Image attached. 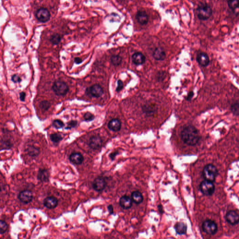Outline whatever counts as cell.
Returning a JSON list of instances; mask_svg holds the SVG:
<instances>
[{
	"mask_svg": "<svg viewBox=\"0 0 239 239\" xmlns=\"http://www.w3.org/2000/svg\"><path fill=\"white\" fill-rule=\"evenodd\" d=\"M181 139L188 145L194 146L200 140L198 130L192 126H188L183 129L181 133Z\"/></svg>",
	"mask_w": 239,
	"mask_h": 239,
	"instance_id": "1",
	"label": "cell"
},
{
	"mask_svg": "<svg viewBox=\"0 0 239 239\" xmlns=\"http://www.w3.org/2000/svg\"><path fill=\"white\" fill-rule=\"evenodd\" d=\"M212 14V11L211 8L207 4H201L197 8V16L201 20H208L211 17Z\"/></svg>",
	"mask_w": 239,
	"mask_h": 239,
	"instance_id": "2",
	"label": "cell"
},
{
	"mask_svg": "<svg viewBox=\"0 0 239 239\" xmlns=\"http://www.w3.org/2000/svg\"><path fill=\"white\" fill-rule=\"evenodd\" d=\"M203 176L205 180L213 182L218 174V170L215 166L211 164L206 165L202 172Z\"/></svg>",
	"mask_w": 239,
	"mask_h": 239,
	"instance_id": "3",
	"label": "cell"
},
{
	"mask_svg": "<svg viewBox=\"0 0 239 239\" xmlns=\"http://www.w3.org/2000/svg\"><path fill=\"white\" fill-rule=\"evenodd\" d=\"M52 89L57 95L64 96L68 93L69 87L64 81L57 80L53 84Z\"/></svg>",
	"mask_w": 239,
	"mask_h": 239,
	"instance_id": "4",
	"label": "cell"
},
{
	"mask_svg": "<svg viewBox=\"0 0 239 239\" xmlns=\"http://www.w3.org/2000/svg\"><path fill=\"white\" fill-rule=\"evenodd\" d=\"M35 16L39 22L44 23L50 20L51 14L47 8H41L37 10Z\"/></svg>",
	"mask_w": 239,
	"mask_h": 239,
	"instance_id": "5",
	"label": "cell"
},
{
	"mask_svg": "<svg viewBox=\"0 0 239 239\" xmlns=\"http://www.w3.org/2000/svg\"><path fill=\"white\" fill-rule=\"evenodd\" d=\"M201 191L204 195H211L213 194L215 189V187L212 182L205 180L201 182L200 186Z\"/></svg>",
	"mask_w": 239,
	"mask_h": 239,
	"instance_id": "6",
	"label": "cell"
},
{
	"mask_svg": "<svg viewBox=\"0 0 239 239\" xmlns=\"http://www.w3.org/2000/svg\"><path fill=\"white\" fill-rule=\"evenodd\" d=\"M202 229L208 235H213L217 232V225L211 220H206L203 223Z\"/></svg>",
	"mask_w": 239,
	"mask_h": 239,
	"instance_id": "7",
	"label": "cell"
},
{
	"mask_svg": "<svg viewBox=\"0 0 239 239\" xmlns=\"http://www.w3.org/2000/svg\"><path fill=\"white\" fill-rule=\"evenodd\" d=\"M87 95L94 98H99L103 94L102 88L98 84L93 85L86 90Z\"/></svg>",
	"mask_w": 239,
	"mask_h": 239,
	"instance_id": "8",
	"label": "cell"
},
{
	"mask_svg": "<svg viewBox=\"0 0 239 239\" xmlns=\"http://www.w3.org/2000/svg\"><path fill=\"white\" fill-rule=\"evenodd\" d=\"M106 182L105 179L102 177H98L93 181L92 187L97 191H101L105 188Z\"/></svg>",
	"mask_w": 239,
	"mask_h": 239,
	"instance_id": "9",
	"label": "cell"
},
{
	"mask_svg": "<svg viewBox=\"0 0 239 239\" xmlns=\"http://www.w3.org/2000/svg\"><path fill=\"white\" fill-rule=\"evenodd\" d=\"M18 199L22 202L25 204L30 203L33 199L32 192L29 190H24L20 192Z\"/></svg>",
	"mask_w": 239,
	"mask_h": 239,
	"instance_id": "10",
	"label": "cell"
},
{
	"mask_svg": "<svg viewBox=\"0 0 239 239\" xmlns=\"http://www.w3.org/2000/svg\"><path fill=\"white\" fill-rule=\"evenodd\" d=\"M102 145V141L100 136L95 135L90 138L89 145L92 149H99L101 148Z\"/></svg>",
	"mask_w": 239,
	"mask_h": 239,
	"instance_id": "11",
	"label": "cell"
},
{
	"mask_svg": "<svg viewBox=\"0 0 239 239\" xmlns=\"http://www.w3.org/2000/svg\"><path fill=\"white\" fill-rule=\"evenodd\" d=\"M226 219L229 224L232 225H235L239 223V216L236 211H230L226 214Z\"/></svg>",
	"mask_w": 239,
	"mask_h": 239,
	"instance_id": "12",
	"label": "cell"
},
{
	"mask_svg": "<svg viewBox=\"0 0 239 239\" xmlns=\"http://www.w3.org/2000/svg\"><path fill=\"white\" fill-rule=\"evenodd\" d=\"M58 200L53 196L47 197L43 201V205L46 208L53 209L57 206Z\"/></svg>",
	"mask_w": 239,
	"mask_h": 239,
	"instance_id": "13",
	"label": "cell"
},
{
	"mask_svg": "<svg viewBox=\"0 0 239 239\" xmlns=\"http://www.w3.org/2000/svg\"><path fill=\"white\" fill-rule=\"evenodd\" d=\"M84 159V157L80 153L73 152L69 156V160L75 165H80L83 163Z\"/></svg>",
	"mask_w": 239,
	"mask_h": 239,
	"instance_id": "14",
	"label": "cell"
},
{
	"mask_svg": "<svg viewBox=\"0 0 239 239\" xmlns=\"http://www.w3.org/2000/svg\"><path fill=\"white\" fill-rule=\"evenodd\" d=\"M132 200L127 196H123L120 200V205L123 209H128L132 206Z\"/></svg>",
	"mask_w": 239,
	"mask_h": 239,
	"instance_id": "15",
	"label": "cell"
},
{
	"mask_svg": "<svg viewBox=\"0 0 239 239\" xmlns=\"http://www.w3.org/2000/svg\"><path fill=\"white\" fill-rule=\"evenodd\" d=\"M197 60L199 64L204 67L207 66L210 63L209 57L204 53H199L197 55Z\"/></svg>",
	"mask_w": 239,
	"mask_h": 239,
	"instance_id": "16",
	"label": "cell"
},
{
	"mask_svg": "<svg viewBox=\"0 0 239 239\" xmlns=\"http://www.w3.org/2000/svg\"><path fill=\"white\" fill-rule=\"evenodd\" d=\"M136 19L138 22L142 25H145L148 22V16L145 11H139L136 15Z\"/></svg>",
	"mask_w": 239,
	"mask_h": 239,
	"instance_id": "17",
	"label": "cell"
},
{
	"mask_svg": "<svg viewBox=\"0 0 239 239\" xmlns=\"http://www.w3.org/2000/svg\"><path fill=\"white\" fill-rule=\"evenodd\" d=\"M50 174L49 171L45 169H40L38 171L37 178L39 181L46 182L49 181Z\"/></svg>",
	"mask_w": 239,
	"mask_h": 239,
	"instance_id": "18",
	"label": "cell"
},
{
	"mask_svg": "<svg viewBox=\"0 0 239 239\" xmlns=\"http://www.w3.org/2000/svg\"><path fill=\"white\" fill-rule=\"evenodd\" d=\"M132 61L136 65H140L145 63V57L142 53H135L133 55Z\"/></svg>",
	"mask_w": 239,
	"mask_h": 239,
	"instance_id": "19",
	"label": "cell"
},
{
	"mask_svg": "<svg viewBox=\"0 0 239 239\" xmlns=\"http://www.w3.org/2000/svg\"><path fill=\"white\" fill-rule=\"evenodd\" d=\"M108 127L110 130L114 132L119 131L121 128V123L119 120H112L108 124Z\"/></svg>",
	"mask_w": 239,
	"mask_h": 239,
	"instance_id": "20",
	"label": "cell"
},
{
	"mask_svg": "<svg viewBox=\"0 0 239 239\" xmlns=\"http://www.w3.org/2000/svg\"><path fill=\"white\" fill-rule=\"evenodd\" d=\"M154 58L157 60H163L165 58L166 54L165 51L161 48H157L153 53Z\"/></svg>",
	"mask_w": 239,
	"mask_h": 239,
	"instance_id": "21",
	"label": "cell"
},
{
	"mask_svg": "<svg viewBox=\"0 0 239 239\" xmlns=\"http://www.w3.org/2000/svg\"><path fill=\"white\" fill-rule=\"evenodd\" d=\"M131 199L135 203L139 204L143 202L144 198L143 195L140 191H136L132 193Z\"/></svg>",
	"mask_w": 239,
	"mask_h": 239,
	"instance_id": "22",
	"label": "cell"
},
{
	"mask_svg": "<svg viewBox=\"0 0 239 239\" xmlns=\"http://www.w3.org/2000/svg\"><path fill=\"white\" fill-rule=\"evenodd\" d=\"M175 230L176 233L179 235H185L186 232L187 227L183 222H178L175 225Z\"/></svg>",
	"mask_w": 239,
	"mask_h": 239,
	"instance_id": "23",
	"label": "cell"
},
{
	"mask_svg": "<svg viewBox=\"0 0 239 239\" xmlns=\"http://www.w3.org/2000/svg\"><path fill=\"white\" fill-rule=\"evenodd\" d=\"M61 40V38L58 33H55L52 35L50 38V42L53 45H58L59 44Z\"/></svg>",
	"mask_w": 239,
	"mask_h": 239,
	"instance_id": "24",
	"label": "cell"
},
{
	"mask_svg": "<svg viewBox=\"0 0 239 239\" xmlns=\"http://www.w3.org/2000/svg\"><path fill=\"white\" fill-rule=\"evenodd\" d=\"M28 154L31 156H38L39 154L40 150L38 149L34 146H30L27 148Z\"/></svg>",
	"mask_w": 239,
	"mask_h": 239,
	"instance_id": "25",
	"label": "cell"
},
{
	"mask_svg": "<svg viewBox=\"0 0 239 239\" xmlns=\"http://www.w3.org/2000/svg\"><path fill=\"white\" fill-rule=\"evenodd\" d=\"M227 4L230 9L235 10L239 7V0H228Z\"/></svg>",
	"mask_w": 239,
	"mask_h": 239,
	"instance_id": "26",
	"label": "cell"
},
{
	"mask_svg": "<svg viewBox=\"0 0 239 239\" xmlns=\"http://www.w3.org/2000/svg\"><path fill=\"white\" fill-rule=\"evenodd\" d=\"M50 139L54 143H58L63 139L61 135L58 133H54L50 135Z\"/></svg>",
	"mask_w": 239,
	"mask_h": 239,
	"instance_id": "27",
	"label": "cell"
},
{
	"mask_svg": "<svg viewBox=\"0 0 239 239\" xmlns=\"http://www.w3.org/2000/svg\"><path fill=\"white\" fill-rule=\"evenodd\" d=\"M144 110L145 112L147 114H150L151 115H152L155 112V106H153L152 105H146V106H145V107H144Z\"/></svg>",
	"mask_w": 239,
	"mask_h": 239,
	"instance_id": "28",
	"label": "cell"
},
{
	"mask_svg": "<svg viewBox=\"0 0 239 239\" xmlns=\"http://www.w3.org/2000/svg\"><path fill=\"white\" fill-rule=\"evenodd\" d=\"M111 62L114 65L117 66L120 64L122 61V58L118 55L113 56L111 58Z\"/></svg>",
	"mask_w": 239,
	"mask_h": 239,
	"instance_id": "29",
	"label": "cell"
},
{
	"mask_svg": "<svg viewBox=\"0 0 239 239\" xmlns=\"http://www.w3.org/2000/svg\"><path fill=\"white\" fill-rule=\"evenodd\" d=\"M231 110L235 115L239 116V103H235L231 107Z\"/></svg>",
	"mask_w": 239,
	"mask_h": 239,
	"instance_id": "30",
	"label": "cell"
},
{
	"mask_svg": "<svg viewBox=\"0 0 239 239\" xmlns=\"http://www.w3.org/2000/svg\"><path fill=\"white\" fill-rule=\"evenodd\" d=\"M51 105L47 100H43L40 103L39 107L43 110L46 111L49 109Z\"/></svg>",
	"mask_w": 239,
	"mask_h": 239,
	"instance_id": "31",
	"label": "cell"
},
{
	"mask_svg": "<svg viewBox=\"0 0 239 239\" xmlns=\"http://www.w3.org/2000/svg\"><path fill=\"white\" fill-rule=\"evenodd\" d=\"M64 125L63 122L59 120H55L53 122V126L57 129H61Z\"/></svg>",
	"mask_w": 239,
	"mask_h": 239,
	"instance_id": "32",
	"label": "cell"
},
{
	"mask_svg": "<svg viewBox=\"0 0 239 239\" xmlns=\"http://www.w3.org/2000/svg\"><path fill=\"white\" fill-rule=\"evenodd\" d=\"M7 229L8 225L3 220H1L0 221V233L1 235H3L4 233H5Z\"/></svg>",
	"mask_w": 239,
	"mask_h": 239,
	"instance_id": "33",
	"label": "cell"
},
{
	"mask_svg": "<svg viewBox=\"0 0 239 239\" xmlns=\"http://www.w3.org/2000/svg\"><path fill=\"white\" fill-rule=\"evenodd\" d=\"M84 118L85 120L87 121H90L94 119V116L91 113L87 112L84 114Z\"/></svg>",
	"mask_w": 239,
	"mask_h": 239,
	"instance_id": "34",
	"label": "cell"
},
{
	"mask_svg": "<svg viewBox=\"0 0 239 239\" xmlns=\"http://www.w3.org/2000/svg\"><path fill=\"white\" fill-rule=\"evenodd\" d=\"M78 122L76 120H71L67 123V127L65 129H71L72 128H74L77 125Z\"/></svg>",
	"mask_w": 239,
	"mask_h": 239,
	"instance_id": "35",
	"label": "cell"
},
{
	"mask_svg": "<svg viewBox=\"0 0 239 239\" xmlns=\"http://www.w3.org/2000/svg\"><path fill=\"white\" fill-rule=\"evenodd\" d=\"M11 80L14 83H19L21 81V79L18 75L15 74L12 76Z\"/></svg>",
	"mask_w": 239,
	"mask_h": 239,
	"instance_id": "36",
	"label": "cell"
},
{
	"mask_svg": "<svg viewBox=\"0 0 239 239\" xmlns=\"http://www.w3.org/2000/svg\"><path fill=\"white\" fill-rule=\"evenodd\" d=\"M117 84H118V86L116 88V92H119L123 88V84L122 81L120 80H118V82H117Z\"/></svg>",
	"mask_w": 239,
	"mask_h": 239,
	"instance_id": "37",
	"label": "cell"
},
{
	"mask_svg": "<svg viewBox=\"0 0 239 239\" xmlns=\"http://www.w3.org/2000/svg\"><path fill=\"white\" fill-rule=\"evenodd\" d=\"M26 94L24 92H22L20 94V99L21 101H24L25 100Z\"/></svg>",
	"mask_w": 239,
	"mask_h": 239,
	"instance_id": "38",
	"label": "cell"
},
{
	"mask_svg": "<svg viewBox=\"0 0 239 239\" xmlns=\"http://www.w3.org/2000/svg\"><path fill=\"white\" fill-rule=\"evenodd\" d=\"M82 62V60L79 58H74V62L77 64H79L81 63Z\"/></svg>",
	"mask_w": 239,
	"mask_h": 239,
	"instance_id": "39",
	"label": "cell"
},
{
	"mask_svg": "<svg viewBox=\"0 0 239 239\" xmlns=\"http://www.w3.org/2000/svg\"><path fill=\"white\" fill-rule=\"evenodd\" d=\"M108 210H109V212L110 214H112L114 212V209H113V207L112 206V205H109V206L108 207Z\"/></svg>",
	"mask_w": 239,
	"mask_h": 239,
	"instance_id": "40",
	"label": "cell"
},
{
	"mask_svg": "<svg viewBox=\"0 0 239 239\" xmlns=\"http://www.w3.org/2000/svg\"><path fill=\"white\" fill-rule=\"evenodd\" d=\"M117 153H118L117 152H116L112 153L111 154V155H110V157L112 160H114V157L116 156V155L117 154Z\"/></svg>",
	"mask_w": 239,
	"mask_h": 239,
	"instance_id": "41",
	"label": "cell"
},
{
	"mask_svg": "<svg viewBox=\"0 0 239 239\" xmlns=\"http://www.w3.org/2000/svg\"><path fill=\"white\" fill-rule=\"evenodd\" d=\"M193 92H190V93L187 96V100H190V99H191V98L193 97Z\"/></svg>",
	"mask_w": 239,
	"mask_h": 239,
	"instance_id": "42",
	"label": "cell"
}]
</instances>
